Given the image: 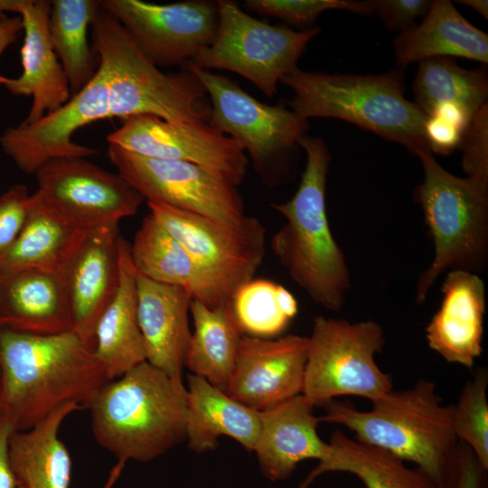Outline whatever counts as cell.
Wrapping results in <instances>:
<instances>
[{
  "instance_id": "obj_32",
  "label": "cell",
  "mask_w": 488,
  "mask_h": 488,
  "mask_svg": "<svg viewBox=\"0 0 488 488\" xmlns=\"http://www.w3.org/2000/svg\"><path fill=\"white\" fill-rule=\"evenodd\" d=\"M99 8L96 0L51 1L49 34L67 77L71 96L95 76L98 66L88 42V29Z\"/></svg>"
},
{
  "instance_id": "obj_22",
  "label": "cell",
  "mask_w": 488,
  "mask_h": 488,
  "mask_svg": "<svg viewBox=\"0 0 488 488\" xmlns=\"http://www.w3.org/2000/svg\"><path fill=\"white\" fill-rule=\"evenodd\" d=\"M136 297L146 361L170 377L182 380L192 337V296L183 287L157 283L136 274Z\"/></svg>"
},
{
  "instance_id": "obj_8",
  "label": "cell",
  "mask_w": 488,
  "mask_h": 488,
  "mask_svg": "<svg viewBox=\"0 0 488 488\" xmlns=\"http://www.w3.org/2000/svg\"><path fill=\"white\" fill-rule=\"evenodd\" d=\"M186 68L208 94L211 109L207 124L242 146L266 185L275 187L290 181L308 120L282 104L258 100L228 77L191 65Z\"/></svg>"
},
{
  "instance_id": "obj_17",
  "label": "cell",
  "mask_w": 488,
  "mask_h": 488,
  "mask_svg": "<svg viewBox=\"0 0 488 488\" xmlns=\"http://www.w3.org/2000/svg\"><path fill=\"white\" fill-rule=\"evenodd\" d=\"M307 350L305 336L244 334L225 393L260 412L302 394Z\"/></svg>"
},
{
  "instance_id": "obj_45",
  "label": "cell",
  "mask_w": 488,
  "mask_h": 488,
  "mask_svg": "<svg viewBox=\"0 0 488 488\" xmlns=\"http://www.w3.org/2000/svg\"><path fill=\"white\" fill-rule=\"evenodd\" d=\"M126 462L117 461V463L110 469L108 476L103 484L102 488H113L117 481L119 479Z\"/></svg>"
},
{
  "instance_id": "obj_35",
  "label": "cell",
  "mask_w": 488,
  "mask_h": 488,
  "mask_svg": "<svg viewBox=\"0 0 488 488\" xmlns=\"http://www.w3.org/2000/svg\"><path fill=\"white\" fill-rule=\"evenodd\" d=\"M488 374L478 371L466 381L456 404L452 405V422L458 440L464 441L481 465L488 470Z\"/></svg>"
},
{
  "instance_id": "obj_21",
  "label": "cell",
  "mask_w": 488,
  "mask_h": 488,
  "mask_svg": "<svg viewBox=\"0 0 488 488\" xmlns=\"http://www.w3.org/2000/svg\"><path fill=\"white\" fill-rule=\"evenodd\" d=\"M0 328L31 334L72 331L61 271L0 266Z\"/></svg>"
},
{
  "instance_id": "obj_11",
  "label": "cell",
  "mask_w": 488,
  "mask_h": 488,
  "mask_svg": "<svg viewBox=\"0 0 488 488\" xmlns=\"http://www.w3.org/2000/svg\"><path fill=\"white\" fill-rule=\"evenodd\" d=\"M150 214L186 249L221 302L254 278L266 254V229L253 216L224 222L147 202Z\"/></svg>"
},
{
  "instance_id": "obj_39",
  "label": "cell",
  "mask_w": 488,
  "mask_h": 488,
  "mask_svg": "<svg viewBox=\"0 0 488 488\" xmlns=\"http://www.w3.org/2000/svg\"><path fill=\"white\" fill-rule=\"evenodd\" d=\"M30 194L24 184L10 187L0 196V258L18 237L26 219Z\"/></svg>"
},
{
  "instance_id": "obj_38",
  "label": "cell",
  "mask_w": 488,
  "mask_h": 488,
  "mask_svg": "<svg viewBox=\"0 0 488 488\" xmlns=\"http://www.w3.org/2000/svg\"><path fill=\"white\" fill-rule=\"evenodd\" d=\"M462 167L468 176L488 180V105H483L468 123L459 146Z\"/></svg>"
},
{
  "instance_id": "obj_3",
  "label": "cell",
  "mask_w": 488,
  "mask_h": 488,
  "mask_svg": "<svg viewBox=\"0 0 488 488\" xmlns=\"http://www.w3.org/2000/svg\"><path fill=\"white\" fill-rule=\"evenodd\" d=\"M306 163L294 196L271 207L285 219L272 236L271 250L310 299L328 311H340L350 287L344 255L331 231L326 212V180L331 155L320 137L299 140Z\"/></svg>"
},
{
  "instance_id": "obj_31",
  "label": "cell",
  "mask_w": 488,
  "mask_h": 488,
  "mask_svg": "<svg viewBox=\"0 0 488 488\" xmlns=\"http://www.w3.org/2000/svg\"><path fill=\"white\" fill-rule=\"evenodd\" d=\"M129 254L136 274L184 288L209 306L222 303L206 283L183 246L150 213L136 230Z\"/></svg>"
},
{
  "instance_id": "obj_24",
  "label": "cell",
  "mask_w": 488,
  "mask_h": 488,
  "mask_svg": "<svg viewBox=\"0 0 488 488\" xmlns=\"http://www.w3.org/2000/svg\"><path fill=\"white\" fill-rule=\"evenodd\" d=\"M94 353L108 380H116L146 361L137 319L136 272L129 244L119 241L117 289L100 315L94 333Z\"/></svg>"
},
{
  "instance_id": "obj_18",
  "label": "cell",
  "mask_w": 488,
  "mask_h": 488,
  "mask_svg": "<svg viewBox=\"0 0 488 488\" xmlns=\"http://www.w3.org/2000/svg\"><path fill=\"white\" fill-rule=\"evenodd\" d=\"M118 226L85 230L61 269L72 331L95 347L97 323L119 281Z\"/></svg>"
},
{
  "instance_id": "obj_34",
  "label": "cell",
  "mask_w": 488,
  "mask_h": 488,
  "mask_svg": "<svg viewBox=\"0 0 488 488\" xmlns=\"http://www.w3.org/2000/svg\"><path fill=\"white\" fill-rule=\"evenodd\" d=\"M230 304L243 334L259 338L281 333L298 312L297 301L289 290L263 278L241 286Z\"/></svg>"
},
{
  "instance_id": "obj_46",
  "label": "cell",
  "mask_w": 488,
  "mask_h": 488,
  "mask_svg": "<svg viewBox=\"0 0 488 488\" xmlns=\"http://www.w3.org/2000/svg\"><path fill=\"white\" fill-rule=\"evenodd\" d=\"M22 0H0V22L8 17L7 12L16 13Z\"/></svg>"
},
{
  "instance_id": "obj_12",
  "label": "cell",
  "mask_w": 488,
  "mask_h": 488,
  "mask_svg": "<svg viewBox=\"0 0 488 488\" xmlns=\"http://www.w3.org/2000/svg\"><path fill=\"white\" fill-rule=\"evenodd\" d=\"M108 157L117 174L147 202L224 222L245 215L237 186L195 164L150 158L108 145Z\"/></svg>"
},
{
  "instance_id": "obj_42",
  "label": "cell",
  "mask_w": 488,
  "mask_h": 488,
  "mask_svg": "<svg viewBox=\"0 0 488 488\" xmlns=\"http://www.w3.org/2000/svg\"><path fill=\"white\" fill-rule=\"evenodd\" d=\"M14 431L12 421L0 411V488H17L8 456L9 439Z\"/></svg>"
},
{
  "instance_id": "obj_25",
  "label": "cell",
  "mask_w": 488,
  "mask_h": 488,
  "mask_svg": "<svg viewBox=\"0 0 488 488\" xmlns=\"http://www.w3.org/2000/svg\"><path fill=\"white\" fill-rule=\"evenodd\" d=\"M186 439L188 447L203 453L218 447L221 436L231 437L253 452L260 427V411L230 398L205 379L187 377Z\"/></svg>"
},
{
  "instance_id": "obj_28",
  "label": "cell",
  "mask_w": 488,
  "mask_h": 488,
  "mask_svg": "<svg viewBox=\"0 0 488 488\" xmlns=\"http://www.w3.org/2000/svg\"><path fill=\"white\" fill-rule=\"evenodd\" d=\"M85 230L36 191L29 197L24 224L0 258V266L61 271Z\"/></svg>"
},
{
  "instance_id": "obj_6",
  "label": "cell",
  "mask_w": 488,
  "mask_h": 488,
  "mask_svg": "<svg viewBox=\"0 0 488 488\" xmlns=\"http://www.w3.org/2000/svg\"><path fill=\"white\" fill-rule=\"evenodd\" d=\"M91 30L92 51L107 75L109 118L149 115L175 122H208V94L190 69L162 71L100 5Z\"/></svg>"
},
{
  "instance_id": "obj_29",
  "label": "cell",
  "mask_w": 488,
  "mask_h": 488,
  "mask_svg": "<svg viewBox=\"0 0 488 488\" xmlns=\"http://www.w3.org/2000/svg\"><path fill=\"white\" fill-rule=\"evenodd\" d=\"M325 457L308 474L298 488H308L321 474L348 473L365 488H436V484L418 468L382 448L348 437L335 430L330 438Z\"/></svg>"
},
{
  "instance_id": "obj_20",
  "label": "cell",
  "mask_w": 488,
  "mask_h": 488,
  "mask_svg": "<svg viewBox=\"0 0 488 488\" xmlns=\"http://www.w3.org/2000/svg\"><path fill=\"white\" fill-rule=\"evenodd\" d=\"M443 299L426 328L428 346L450 363L472 368L483 351L485 288L477 274L452 270Z\"/></svg>"
},
{
  "instance_id": "obj_44",
  "label": "cell",
  "mask_w": 488,
  "mask_h": 488,
  "mask_svg": "<svg viewBox=\"0 0 488 488\" xmlns=\"http://www.w3.org/2000/svg\"><path fill=\"white\" fill-rule=\"evenodd\" d=\"M456 3L468 6L488 19V1L487 0H461Z\"/></svg>"
},
{
  "instance_id": "obj_40",
  "label": "cell",
  "mask_w": 488,
  "mask_h": 488,
  "mask_svg": "<svg viewBox=\"0 0 488 488\" xmlns=\"http://www.w3.org/2000/svg\"><path fill=\"white\" fill-rule=\"evenodd\" d=\"M486 471L472 450L460 445L436 488H486Z\"/></svg>"
},
{
  "instance_id": "obj_4",
  "label": "cell",
  "mask_w": 488,
  "mask_h": 488,
  "mask_svg": "<svg viewBox=\"0 0 488 488\" xmlns=\"http://www.w3.org/2000/svg\"><path fill=\"white\" fill-rule=\"evenodd\" d=\"M319 422L344 426L355 439L414 463L436 483L460 446L452 422V405H446L436 384L418 380L413 387L390 390L360 410L347 401L332 399Z\"/></svg>"
},
{
  "instance_id": "obj_1",
  "label": "cell",
  "mask_w": 488,
  "mask_h": 488,
  "mask_svg": "<svg viewBox=\"0 0 488 488\" xmlns=\"http://www.w3.org/2000/svg\"><path fill=\"white\" fill-rule=\"evenodd\" d=\"M0 411L16 431L75 402L83 409L109 381L94 347L73 331L31 334L0 328Z\"/></svg>"
},
{
  "instance_id": "obj_30",
  "label": "cell",
  "mask_w": 488,
  "mask_h": 488,
  "mask_svg": "<svg viewBox=\"0 0 488 488\" xmlns=\"http://www.w3.org/2000/svg\"><path fill=\"white\" fill-rule=\"evenodd\" d=\"M194 330L184 366L226 392L244 335L234 316L230 300L209 306L192 299L190 305Z\"/></svg>"
},
{
  "instance_id": "obj_43",
  "label": "cell",
  "mask_w": 488,
  "mask_h": 488,
  "mask_svg": "<svg viewBox=\"0 0 488 488\" xmlns=\"http://www.w3.org/2000/svg\"><path fill=\"white\" fill-rule=\"evenodd\" d=\"M23 31V23L19 15L7 17L0 22V57L15 42Z\"/></svg>"
},
{
  "instance_id": "obj_16",
  "label": "cell",
  "mask_w": 488,
  "mask_h": 488,
  "mask_svg": "<svg viewBox=\"0 0 488 488\" xmlns=\"http://www.w3.org/2000/svg\"><path fill=\"white\" fill-rule=\"evenodd\" d=\"M109 118L108 88L99 64L93 79L59 108L32 123L9 127L0 136L4 153L25 174H34L50 160L99 154L73 141L72 135L93 122Z\"/></svg>"
},
{
  "instance_id": "obj_47",
  "label": "cell",
  "mask_w": 488,
  "mask_h": 488,
  "mask_svg": "<svg viewBox=\"0 0 488 488\" xmlns=\"http://www.w3.org/2000/svg\"><path fill=\"white\" fill-rule=\"evenodd\" d=\"M0 391H1V373H0Z\"/></svg>"
},
{
  "instance_id": "obj_7",
  "label": "cell",
  "mask_w": 488,
  "mask_h": 488,
  "mask_svg": "<svg viewBox=\"0 0 488 488\" xmlns=\"http://www.w3.org/2000/svg\"><path fill=\"white\" fill-rule=\"evenodd\" d=\"M424 180L414 191L434 243V258L418 278L416 300L425 301L438 277L452 270L477 274L488 259V180L455 176L426 148L416 153Z\"/></svg>"
},
{
  "instance_id": "obj_41",
  "label": "cell",
  "mask_w": 488,
  "mask_h": 488,
  "mask_svg": "<svg viewBox=\"0 0 488 488\" xmlns=\"http://www.w3.org/2000/svg\"><path fill=\"white\" fill-rule=\"evenodd\" d=\"M433 1L429 0H373L374 13L390 30L401 32L416 25L418 18H424Z\"/></svg>"
},
{
  "instance_id": "obj_27",
  "label": "cell",
  "mask_w": 488,
  "mask_h": 488,
  "mask_svg": "<svg viewBox=\"0 0 488 488\" xmlns=\"http://www.w3.org/2000/svg\"><path fill=\"white\" fill-rule=\"evenodd\" d=\"M399 65L454 56L488 63V35L470 23L447 0H435L419 24L393 42Z\"/></svg>"
},
{
  "instance_id": "obj_26",
  "label": "cell",
  "mask_w": 488,
  "mask_h": 488,
  "mask_svg": "<svg viewBox=\"0 0 488 488\" xmlns=\"http://www.w3.org/2000/svg\"><path fill=\"white\" fill-rule=\"evenodd\" d=\"M80 409L75 402L61 404L31 428L12 434L8 456L17 486L70 488L71 459L59 429L69 415Z\"/></svg>"
},
{
  "instance_id": "obj_13",
  "label": "cell",
  "mask_w": 488,
  "mask_h": 488,
  "mask_svg": "<svg viewBox=\"0 0 488 488\" xmlns=\"http://www.w3.org/2000/svg\"><path fill=\"white\" fill-rule=\"evenodd\" d=\"M138 49L155 65L182 69L213 41L219 23L217 1L155 4L142 0H99Z\"/></svg>"
},
{
  "instance_id": "obj_9",
  "label": "cell",
  "mask_w": 488,
  "mask_h": 488,
  "mask_svg": "<svg viewBox=\"0 0 488 488\" xmlns=\"http://www.w3.org/2000/svg\"><path fill=\"white\" fill-rule=\"evenodd\" d=\"M385 344L382 327L372 320L351 323L322 315L313 320L302 395L314 406L341 396L371 402L393 389L391 376L375 355Z\"/></svg>"
},
{
  "instance_id": "obj_23",
  "label": "cell",
  "mask_w": 488,
  "mask_h": 488,
  "mask_svg": "<svg viewBox=\"0 0 488 488\" xmlns=\"http://www.w3.org/2000/svg\"><path fill=\"white\" fill-rule=\"evenodd\" d=\"M302 395L260 412V433L253 450L263 475L270 481L291 476L306 459L323 460L329 443L318 435L319 418Z\"/></svg>"
},
{
  "instance_id": "obj_19",
  "label": "cell",
  "mask_w": 488,
  "mask_h": 488,
  "mask_svg": "<svg viewBox=\"0 0 488 488\" xmlns=\"http://www.w3.org/2000/svg\"><path fill=\"white\" fill-rule=\"evenodd\" d=\"M50 10L51 1L22 0L16 14L24 33L20 52L23 71L17 78L0 74L1 87L14 96L32 98L23 123L38 120L71 97L67 77L51 42Z\"/></svg>"
},
{
  "instance_id": "obj_10",
  "label": "cell",
  "mask_w": 488,
  "mask_h": 488,
  "mask_svg": "<svg viewBox=\"0 0 488 488\" xmlns=\"http://www.w3.org/2000/svg\"><path fill=\"white\" fill-rule=\"evenodd\" d=\"M217 4L215 37L188 65L234 72L266 96L274 97L281 79L297 69L298 60L320 28L295 31L258 20L231 0H218Z\"/></svg>"
},
{
  "instance_id": "obj_15",
  "label": "cell",
  "mask_w": 488,
  "mask_h": 488,
  "mask_svg": "<svg viewBox=\"0 0 488 488\" xmlns=\"http://www.w3.org/2000/svg\"><path fill=\"white\" fill-rule=\"evenodd\" d=\"M37 191L82 229L118 226L135 215L145 198L118 174L82 157L57 158L35 173Z\"/></svg>"
},
{
  "instance_id": "obj_37",
  "label": "cell",
  "mask_w": 488,
  "mask_h": 488,
  "mask_svg": "<svg viewBox=\"0 0 488 488\" xmlns=\"http://www.w3.org/2000/svg\"><path fill=\"white\" fill-rule=\"evenodd\" d=\"M472 117L454 105H443L435 108L425 124V135L430 151L448 155L457 148Z\"/></svg>"
},
{
  "instance_id": "obj_2",
  "label": "cell",
  "mask_w": 488,
  "mask_h": 488,
  "mask_svg": "<svg viewBox=\"0 0 488 488\" xmlns=\"http://www.w3.org/2000/svg\"><path fill=\"white\" fill-rule=\"evenodd\" d=\"M87 409L97 443L117 461L150 462L186 439L187 389L146 361L108 381Z\"/></svg>"
},
{
  "instance_id": "obj_33",
  "label": "cell",
  "mask_w": 488,
  "mask_h": 488,
  "mask_svg": "<svg viewBox=\"0 0 488 488\" xmlns=\"http://www.w3.org/2000/svg\"><path fill=\"white\" fill-rule=\"evenodd\" d=\"M416 104L429 115L443 105L462 108L471 117L488 97L486 70H466L446 57L419 61L413 84Z\"/></svg>"
},
{
  "instance_id": "obj_36",
  "label": "cell",
  "mask_w": 488,
  "mask_h": 488,
  "mask_svg": "<svg viewBox=\"0 0 488 488\" xmlns=\"http://www.w3.org/2000/svg\"><path fill=\"white\" fill-rule=\"evenodd\" d=\"M246 12L279 19L293 25L311 26L316 18L329 10H345L368 15L374 13L373 0H246Z\"/></svg>"
},
{
  "instance_id": "obj_48",
  "label": "cell",
  "mask_w": 488,
  "mask_h": 488,
  "mask_svg": "<svg viewBox=\"0 0 488 488\" xmlns=\"http://www.w3.org/2000/svg\"><path fill=\"white\" fill-rule=\"evenodd\" d=\"M17 488H23V487H22V486H17Z\"/></svg>"
},
{
  "instance_id": "obj_5",
  "label": "cell",
  "mask_w": 488,
  "mask_h": 488,
  "mask_svg": "<svg viewBox=\"0 0 488 488\" xmlns=\"http://www.w3.org/2000/svg\"><path fill=\"white\" fill-rule=\"evenodd\" d=\"M280 83L293 91L288 107L301 118L344 120L399 143L413 155L429 149L425 135L428 116L405 97L401 71L358 75L297 68Z\"/></svg>"
},
{
  "instance_id": "obj_14",
  "label": "cell",
  "mask_w": 488,
  "mask_h": 488,
  "mask_svg": "<svg viewBox=\"0 0 488 488\" xmlns=\"http://www.w3.org/2000/svg\"><path fill=\"white\" fill-rule=\"evenodd\" d=\"M107 140L141 156L198 164L235 186L244 180L249 165L242 146L207 123L135 116L122 119Z\"/></svg>"
}]
</instances>
